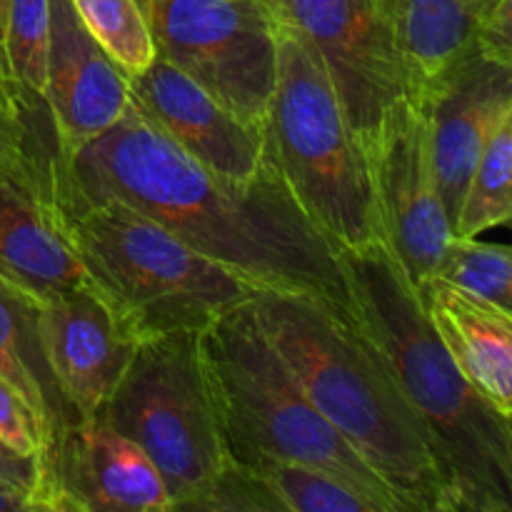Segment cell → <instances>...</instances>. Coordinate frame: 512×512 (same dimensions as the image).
<instances>
[{"label": "cell", "mask_w": 512, "mask_h": 512, "mask_svg": "<svg viewBox=\"0 0 512 512\" xmlns=\"http://www.w3.org/2000/svg\"><path fill=\"white\" fill-rule=\"evenodd\" d=\"M60 178L83 198H113L263 290L303 293L350 310L343 253L268 168L248 185L218 178L133 103L80 148L60 150Z\"/></svg>", "instance_id": "1"}, {"label": "cell", "mask_w": 512, "mask_h": 512, "mask_svg": "<svg viewBox=\"0 0 512 512\" xmlns=\"http://www.w3.org/2000/svg\"><path fill=\"white\" fill-rule=\"evenodd\" d=\"M343 265L350 313L418 415L455 512H512V418L460 373L383 243L345 250Z\"/></svg>", "instance_id": "2"}, {"label": "cell", "mask_w": 512, "mask_h": 512, "mask_svg": "<svg viewBox=\"0 0 512 512\" xmlns=\"http://www.w3.org/2000/svg\"><path fill=\"white\" fill-rule=\"evenodd\" d=\"M255 323L325 420L408 512H455L418 415L353 313L323 298L263 290Z\"/></svg>", "instance_id": "3"}, {"label": "cell", "mask_w": 512, "mask_h": 512, "mask_svg": "<svg viewBox=\"0 0 512 512\" xmlns=\"http://www.w3.org/2000/svg\"><path fill=\"white\" fill-rule=\"evenodd\" d=\"M48 200L98 293L138 340L203 333L263 293L140 210L113 198H83L60 178L58 165Z\"/></svg>", "instance_id": "4"}, {"label": "cell", "mask_w": 512, "mask_h": 512, "mask_svg": "<svg viewBox=\"0 0 512 512\" xmlns=\"http://www.w3.org/2000/svg\"><path fill=\"white\" fill-rule=\"evenodd\" d=\"M203 355L228 460L263 458L325 470L383 505L408 512L388 483L320 415L255 323L250 303L203 330Z\"/></svg>", "instance_id": "5"}, {"label": "cell", "mask_w": 512, "mask_h": 512, "mask_svg": "<svg viewBox=\"0 0 512 512\" xmlns=\"http://www.w3.org/2000/svg\"><path fill=\"white\" fill-rule=\"evenodd\" d=\"M275 30L278 60L263 130L270 163L340 253L370 248L380 243V228L363 143L318 50L278 15Z\"/></svg>", "instance_id": "6"}, {"label": "cell", "mask_w": 512, "mask_h": 512, "mask_svg": "<svg viewBox=\"0 0 512 512\" xmlns=\"http://www.w3.org/2000/svg\"><path fill=\"white\" fill-rule=\"evenodd\" d=\"M98 418L153 460L170 510H185L228 463L198 330L140 340Z\"/></svg>", "instance_id": "7"}, {"label": "cell", "mask_w": 512, "mask_h": 512, "mask_svg": "<svg viewBox=\"0 0 512 512\" xmlns=\"http://www.w3.org/2000/svg\"><path fill=\"white\" fill-rule=\"evenodd\" d=\"M158 58L265 130L278 30L270 0H138Z\"/></svg>", "instance_id": "8"}, {"label": "cell", "mask_w": 512, "mask_h": 512, "mask_svg": "<svg viewBox=\"0 0 512 512\" xmlns=\"http://www.w3.org/2000/svg\"><path fill=\"white\" fill-rule=\"evenodd\" d=\"M380 243L413 285L435 273L453 225L440 198L423 103L405 95L363 140Z\"/></svg>", "instance_id": "9"}, {"label": "cell", "mask_w": 512, "mask_h": 512, "mask_svg": "<svg viewBox=\"0 0 512 512\" xmlns=\"http://www.w3.org/2000/svg\"><path fill=\"white\" fill-rule=\"evenodd\" d=\"M270 5L318 50L360 143L390 105L410 95L393 0H270Z\"/></svg>", "instance_id": "10"}, {"label": "cell", "mask_w": 512, "mask_h": 512, "mask_svg": "<svg viewBox=\"0 0 512 512\" xmlns=\"http://www.w3.org/2000/svg\"><path fill=\"white\" fill-rule=\"evenodd\" d=\"M170 495L153 460L103 418H85L60 438L33 512H165Z\"/></svg>", "instance_id": "11"}, {"label": "cell", "mask_w": 512, "mask_h": 512, "mask_svg": "<svg viewBox=\"0 0 512 512\" xmlns=\"http://www.w3.org/2000/svg\"><path fill=\"white\" fill-rule=\"evenodd\" d=\"M130 103L180 150L218 178L248 185L268 168L263 130L240 120L190 75L163 58L128 78Z\"/></svg>", "instance_id": "12"}, {"label": "cell", "mask_w": 512, "mask_h": 512, "mask_svg": "<svg viewBox=\"0 0 512 512\" xmlns=\"http://www.w3.org/2000/svg\"><path fill=\"white\" fill-rule=\"evenodd\" d=\"M43 353L80 420L103 410L140 340L95 285L38 303Z\"/></svg>", "instance_id": "13"}, {"label": "cell", "mask_w": 512, "mask_h": 512, "mask_svg": "<svg viewBox=\"0 0 512 512\" xmlns=\"http://www.w3.org/2000/svg\"><path fill=\"white\" fill-rule=\"evenodd\" d=\"M45 105L63 153L118 123L130 105L125 70L100 48L70 0H48Z\"/></svg>", "instance_id": "14"}, {"label": "cell", "mask_w": 512, "mask_h": 512, "mask_svg": "<svg viewBox=\"0 0 512 512\" xmlns=\"http://www.w3.org/2000/svg\"><path fill=\"white\" fill-rule=\"evenodd\" d=\"M423 103L430 123L435 175L440 198L455 230L485 138L503 110L512 108V68L468 55Z\"/></svg>", "instance_id": "15"}, {"label": "cell", "mask_w": 512, "mask_h": 512, "mask_svg": "<svg viewBox=\"0 0 512 512\" xmlns=\"http://www.w3.org/2000/svg\"><path fill=\"white\" fill-rule=\"evenodd\" d=\"M0 280L35 303L93 285L50 200L20 175H0Z\"/></svg>", "instance_id": "16"}, {"label": "cell", "mask_w": 512, "mask_h": 512, "mask_svg": "<svg viewBox=\"0 0 512 512\" xmlns=\"http://www.w3.org/2000/svg\"><path fill=\"white\" fill-rule=\"evenodd\" d=\"M415 293L460 373L488 403L512 418V313L438 275L420 280Z\"/></svg>", "instance_id": "17"}, {"label": "cell", "mask_w": 512, "mask_h": 512, "mask_svg": "<svg viewBox=\"0 0 512 512\" xmlns=\"http://www.w3.org/2000/svg\"><path fill=\"white\" fill-rule=\"evenodd\" d=\"M0 375L18 390L38 423V465L43 480L60 438L80 418L60 393L53 370L45 360L38 330V303L3 280H0Z\"/></svg>", "instance_id": "18"}, {"label": "cell", "mask_w": 512, "mask_h": 512, "mask_svg": "<svg viewBox=\"0 0 512 512\" xmlns=\"http://www.w3.org/2000/svg\"><path fill=\"white\" fill-rule=\"evenodd\" d=\"M410 70V98L423 100L475 50L470 0H393Z\"/></svg>", "instance_id": "19"}, {"label": "cell", "mask_w": 512, "mask_h": 512, "mask_svg": "<svg viewBox=\"0 0 512 512\" xmlns=\"http://www.w3.org/2000/svg\"><path fill=\"white\" fill-rule=\"evenodd\" d=\"M512 215V108L503 110L478 155L453 235L478 238Z\"/></svg>", "instance_id": "20"}, {"label": "cell", "mask_w": 512, "mask_h": 512, "mask_svg": "<svg viewBox=\"0 0 512 512\" xmlns=\"http://www.w3.org/2000/svg\"><path fill=\"white\" fill-rule=\"evenodd\" d=\"M48 0H0V55L20 98L45 103Z\"/></svg>", "instance_id": "21"}, {"label": "cell", "mask_w": 512, "mask_h": 512, "mask_svg": "<svg viewBox=\"0 0 512 512\" xmlns=\"http://www.w3.org/2000/svg\"><path fill=\"white\" fill-rule=\"evenodd\" d=\"M250 470L273 490L285 512H385L373 498L310 465L263 458Z\"/></svg>", "instance_id": "22"}, {"label": "cell", "mask_w": 512, "mask_h": 512, "mask_svg": "<svg viewBox=\"0 0 512 512\" xmlns=\"http://www.w3.org/2000/svg\"><path fill=\"white\" fill-rule=\"evenodd\" d=\"M433 275L512 313V253L508 245L453 235Z\"/></svg>", "instance_id": "23"}, {"label": "cell", "mask_w": 512, "mask_h": 512, "mask_svg": "<svg viewBox=\"0 0 512 512\" xmlns=\"http://www.w3.org/2000/svg\"><path fill=\"white\" fill-rule=\"evenodd\" d=\"M70 3L88 33L125 70L128 78L138 75L158 58L138 0H70Z\"/></svg>", "instance_id": "24"}, {"label": "cell", "mask_w": 512, "mask_h": 512, "mask_svg": "<svg viewBox=\"0 0 512 512\" xmlns=\"http://www.w3.org/2000/svg\"><path fill=\"white\" fill-rule=\"evenodd\" d=\"M185 510L203 512H285L283 505L273 495V490L263 483L255 470L245 465L228 463L210 480L208 488L190 500Z\"/></svg>", "instance_id": "25"}, {"label": "cell", "mask_w": 512, "mask_h": 512, "mask_svg": "<svg viewBox=\"0 0 512 512\" xmlns=\"http://www.w3.org/2000/svg\"><path fill=\"white\" fill-rule=\"evenodd\" d=\"M33 128L25 120L23 98L10 83L0 55V175H20L35 183Z\"/></svg>", "instance_id": "26"}, {"label": "cell", "mask_w": 512, "mask_h": 512, "mask_svg": "<svg viewBox=\"0 0 512 512\" xmlns=\"http://www.w3.org/2000/svg\"><path fill=\"white\" fill-rule=\"evenodd\" d=\"M0 440L20 455H40V433L18 390L0 375Z\"/></svg>", "instance_id": "27"}, {"label": "cell", "mask_w": 512, "mask_h": 512, "mask_svg": "<svg viewBox=\"0 0 512 512\" xmlns=\"http://www.w3.org/2000/svg\"><path fill=\"white\" fill-rule=\"evenodd\" d=\"M473 45L483 58L512 68V0H503L475 23Z\"/></svg>", "instance_id": "28"}, {"label": "cell", "mask_w": 512, "mask_h": 512, "mask_svg": "<svg viewBox=\"0 0 512 512\" xmlns=\"http://www.w3.org/2000/svg\"><path fill=\"white\" fill-rule=\"evenodd\" d=\"M0 483L5 488L15 490L28 500V508L33 512V500L40 485V465L35 455L15 453L10 445L0 440Z\"/></svg>", "instance_id": "29"}, {"label": "cell", "mask_w": 512, "mask_h": 512, "mask_svg": "<svg viewBox=\"0 0 512 512\" xmlns=\"http://www.w3.org/2000/svg\"><path fill=\"white\" fill-rule=\"evenodd\" d=\"M0 512H30L28 500L0 483Z\"/></svg>", "instance_id": "30"}, {"label": "cell", "mask_w": 512, "mask_h": 512, "mask_svg": "<svg viewBox=\"0 0 512 512\" xmlns=\"http://www.w3.org/2000/svg\"><path fill=\"white\" fill-rule=\"evenodd\" d=\"M500 3H503V0H470V13H473L475 23H478L480 18H485L490 10L498 8Z\"/></svg>", "instance_id": "31"}]
</instances>
